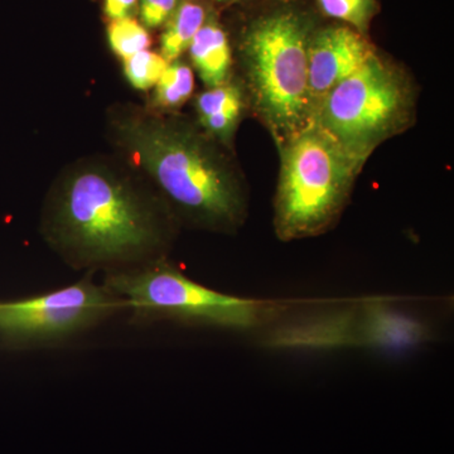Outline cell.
I'll return each mask as SVG.
<instances>
[{
  "mask_svg": "<svg viewBox=\"0 0 454 454\" xmlns=\"http://www.w3.org/2000/svg\"><path fill=\"white\" fill-rule=\"evenodd\" d=\"M278 149L277 238L291 243L325 234L348 207L363 166L313 122Z\"/></svg>",
  "mask_w": 454,
  "mask_h": 454,
  "instance_id": "4",
  "label": "cell"
},
{
  "mask_svg": "<svg viewBox=\"0 0 454 454\" xmlns=\"http://www.w3.org/2000/svg\"><path fill=\"white\" fill-rule=\"evenodd\" d=\"M169 62L160 53L143 51L124 61V74L134 89L139 91L154 88Z\"/></svg>",
  "mask_w": 454,
  "mask_h": 454,
  "instance_id": "15",
  "label": "cell"
},
{
  "mask_svg": "<svg viewBox=\"0 0 454 454\" xmlns=\"http://www.w3.org/2000/svg\"><path fill=\"white\" fill-rule=\"evenodd\" d=\"M182 0H139L140 20L146 28H158L177 9Z\"/></svg>",
  "mask_w": 454,
  "mask_h": 454,
  "instance_id": "16",
  "label": "cell"
},
{
  "mask_svg": "<svg viewBox=\"0 0 454 454\" xmlns=\"http://www.w3.org/2000/svg\"><path fill=\"white\" fill-rule=\"evenodd\" d=\"M433 334L432 327L417 316L378 301L277 319L262 331L259 343L265 348L291 351L402 352L426 345Z\"/></svg>",
  "mask_w": 454,
  "mask_h": 454,
  "instance_id": "7",
  "label": "cell"
},
{
  "mask_svg": "<svg viewBox=\"0 0 454 454\" xmlns=\"http://www.w3.org/2000/svg\"><path fill=\"white\" fill-rule=\"evenodd\" d=\"M217 2H235V0H217Z\"/></svg>",
  "mask_w": 454,
  "mask_h": 454,
  "instance_id": "18",
  "label": "cell"
},
{
  "mask_svg": "<svg viewBox=\"0 0 454 454\" xmlns=\"http://www.w3.org/2000/svg\"><path fill=\"white\" fill-rule=\"evenodd\" d=\"M206 20L207 12L202 4L193 0H182L164 25L160 55L168 62L181 59Z\"/></svg>",
  "mask_w": 454,
  "mask_h": 454,
  "instance_id": "11",
  "label": "cell"
},
{
  "mask_svg": "<svg viewBox=\"0 0 454 454\" xmlns=\"http://www.w3.org/2000/svg\"><path fill=\"white\" fill-rule=\"evenodd\" d=\"M107 40L113 52L124 61L148 50L152 44L151 35L145 27L131 17L112 20L107 27Z\"/></svg>",
  "mask_w": 454,
  "mask_h": 454,
  "instance_id": "14",
  "label": "cell"
},
{
  "mask_svg": "<svg viewBox=\"0 0 454 454\" xmlns=\"http://www.w3.org/2000/svg\"><path fill=\"white\" fill-rule=\"evenodd\" d=\"M378 51L348 26L315 29L309 49L310 121L328 92L358 70Z\"/></svg>",
  "mask_w": 454,
  "mask_h": 454,
  "instance_id": "9",
  "label": "cell"
},
{
  "mask_svg": "<svg viewBox=\"0 0 454 454\" xmlns=\"http://www.w3.org/2000/svg\"><path fill=\"white\" fill-rule=\"evenodd\" d=\"M154 88L152 104L158 112H173L179 109L192 97L195 90V74L192 67L181 59L169 62Z\"/></svg>",
  "mask_w": 454,
  "mask_h": 454,
  "instance_id": "12",
  "label": "cell"
},
{
  "mask_svg": "<svg viewBox=\"0 0 454 454\" xmlns=\"http://www.w3.org/2000/svg\"><path fill=\"white\" fill-rule=\"evenodd\" d=\"M417 89L408 71L376 52L334 86L312 121L365 166L378 146L414 124Z\"/></svg>",
  "mask_w": 454,
  "mask_h": 454,
  "instance_id": "6",
  "label": "cell"
},
{
  "mask_svg": "<svg viewBox=\"0 0 454 454\" xmlns=\"http://www.w3.org/2000/svg\"><path fill=\"white\" fill-rule=\"evenodd\" d=\"M88 273L80 282L57 291L0 301V336L22 345L61 342L124 309L121 298L104 284L92 282V271Z\"/></svg>",
  "mask_w": 454,
  "mask_h": 454,
  "instance_id": "8",
  "label": "cell"
},
{
  "mask_svg": "<svg viewBox=\"0 0 454 454\" xmlns=\"http://www.w3.org/2000/svg\"><path fill=\"white\" fill-rule=\"evenodd\" d=\"M114 133L160 191L178 225L236 234L249 215V192L225 146L177 116L127 113Z\"/></svg>",
  "mask_w": 454,
  "mask_h": 454,
  "instance_id": "2",
  "label": "cell"
},
{
  "mask_svg": "<svg viewBox=\"0 0 454 454\" xmlns=\"http://www.w3.org/2000/svg\"><path fill=\"white\" fill-rule=\"evenodd\" d=\"M312 20L294 8L256 18L241 42L249 106L278 148L310 124L309 49Z\"/></svg>",
  "mask_w": 454,
  "mask_h": 454,
  "instance_id": "3",
  "label": "cell"
},
{
  "mask_svg": "<svg viewBox=\"0 0 454 454\" xmlns=\"http://www.w3.org/2000/svg\"><path fill=\"white\" fill-rule=\"evenodd\" d=\"M317 4L325 16L340 20L363 35L369 32L379 11L376 0H317Z\"/></svg>",
  "mask_w": 454,
  "mask_h": 454,
  "instance_id": "13",
  "label": "cell"
},
{
  "mask_svg": "<svg viewBox=\"0 0 454 454\" xmlns=\"http://www.w3.org/2000/svg\"><path fill=\"white\" fill-rule=\"evenodd\" d=\"M104 286L130 309L131 321H175L235 333L262 331L283 317L277 301L235 297L190 279L167 258L106 274Z\"/></svg>",
  "mask_w": 454,
  "mask_h": 454,
  "instance_id": "5",
  "label": "cell"
},
{
  "mask_svg": "<svg viewBox=\"0 0 454 454\" xmlns=\"http://www.w3.org/2000/svg\"><path fill=\"white\" fill-rule=\"evenodd\" d=\"M139 0H104V13L110 20L133 16Z\"/></svg>",
  "mask_w": 454,
  "mask_h": 454,
  "instance_id": "17",
  "label": "cell"
},
{
  "mask_svg": "<svg viewBox=\"0 0 454 454\" xmlns=\"http://www.w3.org/2000/svg\"><path fill=\"white\" fill-rule=\"evenodd\" d=\"M191 62L207 89L232 79V52L229 37L214 20H206L188 47Z\"/></svg>",
  "mask_w": 454,
  "mask_h": 454,
  "instance_id": "10",
  "label": "cell"
},
{
  "mask_svg": "<svg viewBox=\"0 0 454 454\" xmlns=\"http://www.w3.org/2000/svg\"><path fill=\"white\" fill-rule=\"evenodd\" d=\"M177 226L162 197L101 163L66 173L42 217L53 250L71 267L92 273L166 258Z\"/></svg>",
  "mask_w": 454,
  "mask_h": 454,
  "instance_id": "1",
  "label": "cell"
}]
</instances>
